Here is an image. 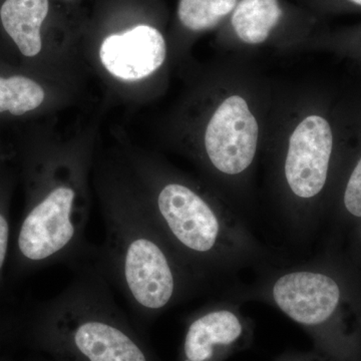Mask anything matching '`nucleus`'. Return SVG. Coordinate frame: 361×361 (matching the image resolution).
<instances>
[{"label":"nucleus","instance_id":"nucleus-12","mask_svg":"<svg viewBox=\"0 0 361 361\" xmlns=\"http://www.w3.org/2000/svg\"><path fill=\"white\" fill-rule=\"evenodd\" d=\"M345 210L355 218H361V158L346 184L343 194Z\"/></svg>","mask_w":361,"mask_h":361},{"label":"nucleus","instance_id":"nucleus-4","mask_svg":"<svg viewBox=\"0 0 361 361\" xmlns=\"http://www.w3.org/2000/svg\"><path fill=\"white\" fill-rule=\"evenodd\" d=\"M252 334V322L237 304H209L188 319L178 361H225L248 348Z\"/></svg>","mask_w":361,"mask_h":361},{"label":"nucleus","instance_id":"nucleus-3","mask_svg":"<svg viewBox=\"0 0 361 361\" xmlns=\"http://www.w3.org/2000/svg\"><path fill=\"white\" fill-rule=\"evenodd\" d=\"M149 207L171 245L203 286L220 273L267 260V252L246 224L185 183H165Z\"/></svg>","mask_w":361,"mask_h":361},{"label":"nucleus","instance_id":"nucleus-2","mask_svg":"<svg viewBox=\"0 0 361 361\" xmlns=\"http://www.w3.org/2000/svg\"><path fill=\"white\" fill-rule=\"evenodd\" d=\"M71 269L70 283L37 318V343L51 360L161 361L116 302L94 250Z\"/></svg>","mask_w":361,"mask_h":361},{"label":"nucleus","instance_id":"nucleus-14","mask_svg":"<svg viewBox=\"0 0 361 361\" xmlns=\"http://www.w3.org/2000/svg\"><path fill=\"white\" fill-rule=\"evenodd\" d=\"M277 361H317L312 356H310L307 355H283L282 357H280Z\"/></svg>","mask_w":361,"mask_h":361},{"label":"nucleus","instance_id":"nucleus-11","mask_svg":"<svg viewBox=\"0 0 361 361\" xmlns=\"http://www.w3.org/2000/svg\"><path fill=\"white\" fill-rule=\"evenodd\" d=\"M44 99V90L35 80L20 75L0 78V113L21 116L39 108Z\"/></svg>","mask_w":361,"mask_h":361},{"label":"nucleus","instance_id":"nucleus-13","mask_svg":"<svg viewBox=\"0 0 361 361\" xmlns=\"http://www.w3.org/2000/svg\"><path fill=\"white\" fill-rule=\"evenodd\" d=\"M9 225L6 216L0 213V271L6 262L7 246H8Z\"/></svg>","mask_w":361,"mask_h":361},{"label":"nucleus","instance_id":"nucleus-5","mask_svg":"<svg viewBox=\"0 0 361 361\" xmlns=\"http://www.w3.org/2000/svg\"><path fill=\"white\" fill-rule=\"evenodd\" d=\"M257 142V121L245 99L228 97L207 127L205 149L211 165L223 175L243 174L253 163Z\"/></svg>","mask_w":361,"mask_h":361},{"label":"nucleus","instance_id":"nucleus-10","mask_svg":"<svg viewBox=\"0 0 361 361\" xmlns=\"http://www.w3.org/2000/svg\"><path fill=\"white\" fill-rule=\"evenodd\" d=\"M239 0H180V23L193 32L211 30L234 11Z\"/></svg>","mask_w":361,"mask_h":361},{"label":"nucleus","instance_id":"nucleus-1","mask_svg":"<svg viewBox=\"0 0 361 361\" xmlns=\"http://www.w3.org/2000/svg\"><path fill=\"white\" fill-rule=\"evenodd\" d=\"M104 231V243L94 247V258L139 324L153 322L203 288L146 204L109 199Z\"/></svg>","mask_w":361,"mask_h":361},{"label":"nucleus","instance_id":"nucleus-8","mask_svg":"<svg viewBox=\"0 0 361 361\" xmlns=\"http://www.w3.org/2000/svg\"><path fill=\"white\" fill-rule=\"evenodd\" d=\"M49 13V0H6L0 11L4 30L25 56L42 51L40 27Z\"/></svg>","mask_w":361,"mask_h":361},{"label":"nucleus","instance_id":"nucleus-6","mask_svg":"<svg viewBox=\"0 0 361 361\" xmlns=\"http://www.w3.org/2000/svg\"><path fill=\"white\" fill-rule=\"evenodd\" d=\"M334 149L331 127L324 118L310 116L297 126L289 141L284 177L297 200L315 199L326 185Z\"/></svg>","mask_w":361,"mask_h":361},{"label":"nucleus","instance_id":"nucleus-7","mask_svg":"<svg viewBox=\"0 0 361 361\" xmlns=\"http://www.w3.org/2000/svg\"><path fill=\"white\" fill-rule=\"evenodd\" d=\"M167 47L163 35L153 26L137 25L122 35L106 37L99 56L114 77L128 82L149 77L165 61Z\"/></svg>","mask_w":361,"mask_h":361},{"label":"nucleus","instance_id":"nucleus-15","mask_svg":"<svg viewBox=\"0 0 361 361\" xmlns=\"http://www.w3.org/2000/svg\"><path fill=\"white\" fill-rule=\"evenodd\" d=\"M348 4H353V6L361 7V0H345Z\"/></svg>","mask_w":361,"mask_h":361},{"label":"nucleus","instance_id":"nucleus-9","mask_svg":"<svg viewBox=\"0 0 361 361\" xmlns=\"http://www.w3.org/2000/svg\"><path fill=\"white\" fill-rule=\"evenodd\" d=\"M282 14L279 0H240L233 11L232 26L242 42L262 44L279 23Z\"/></svg>","mask_w":361,"mask_h":361}]
</instances>
